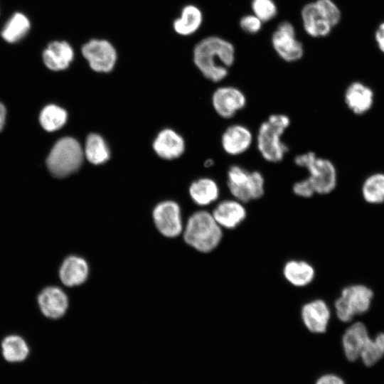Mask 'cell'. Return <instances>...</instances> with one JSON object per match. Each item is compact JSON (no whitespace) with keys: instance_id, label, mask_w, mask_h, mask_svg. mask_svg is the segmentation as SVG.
<instances>
[{"instance_id":"37","label":"cell","mask_w":384,"mask_h":384,"mask_svg":"<svg viewBox=\"0 0 384 384\" xmlns=\"http://www.w3.org/2000/svg\"><path fill=\"white\" fill-rule=\"evenodd\" d=\"M213 164V161L211 159H208L205 162V166H210Z\"/></svg>"},{"instance_id":"3","label":"cell","mask_w":384,"mask_h":384,"mask_svg":"<svg viewBox=\"0 0 384 384\" xmlns=\"http://www.w3.org/2000/svg\"><path fill=\"white\" fill-rule=\"evenodd\" d=\"M183 231L185 242L203 253L215 250L223 238L221 227L212 213L204 210L193 213Z\"/></svg>"},{"instance_id":"11","label":"cell","mask_w":384,"mask_h":384,"mask_svg":"<svg viewBox=\"0 0 384 384\" xmlns=\"http://www.w3.org/2000/svg\"><path fill=\"white\" fill-rule=\"evenodd\" d=\"M211 102L215 112L220 117L230 119L245 109L247 100L246 95L240 88L226 85L215 90Z\"/></svg>"},{"instance_id":"35","label":"cell","mask_w":384,"mask_h":384,"mask_svg":"<svg viewBox=\"0 0 384 384\" xmlns=\"http://www.w3.org/2000/svg\"><path fill=\"white\" fill-rule=\"evenodd\" d=\"M375 40L380 50L384 53V22L379 26L375 31Z\"/></svg>"},{"instance_id":"10","label":"cell","mask_w":384,"mask_h":384,"mask_svg":"<svg viewBox=\"0 0 384 384\" xmlns=\"http://www.w3.org/2000/svg\"><path fill=\"white\" fill-rule=\"evenodd\" d=\"M81 53L90 68L97 73H109L114 67L117 54L107 40L92 38L81 47Z\"/></svg>"},{"instance_id":"23","label":"cell","mask_w":384,"mask_h":384,"mask_svg":"<svg viewBox=\"0 0 384 384\" xmlns=\"http://www.w3.org/2000/svg\"><path fill=\"white\" fill-rule=\"evenodd\" d=\"M193 201L201 206H208L218 200L220 187L213 178L203 177L194 181L189 187Z\"/></svg>"},{"instance_id":"9","label":"cell","mask_w":384,"mask_h":384,"mask_svg":"<svg viewBox=\"0 0 384 384\" xmlns=\"http://www.w3.org/2000/svg\"><path fill=\"white\" fill-rule=\"evenodd\" d=\"M271 43L277 55L287 63L297 62L304 56V46L290 21H284L277 25L272 34Z\"/></svg>"},{"instance_id":"14","label":"cell","mask_w":384,"mask_h":384,"mask_svg":"<svg viewBox=\"0 0 384 384\" xmlns=\"http://www.w3.org/2000/svg\"><path fill=\"white\" fill-rule=\"evenodd\" d=\"M37 302L42 314L52 319L63 317L69 306L68 297L65 292L55 286L43 289L38 295Z\"/></svg>"},{"instance_id":"15","label":"cell","mask_w":384,"mask_h":384,"mask_svg":"<svg viewBox=\"0 0 384 384\" xmlns=\"http://www.w3.org/2000/svg\"><path fill=\"white\" fill-rule=\"evenodd\" d=\"M75 52L66 41L54 40L48 43L42 52V60L52 71L64 70L73 61Z\"/></svg>"},{"instance_id":"7","label":"cell","mask_w":384,"mask_h":384,"mask_svg":"<svg viewBox=\"0 0 384 384\" xmlns=\"http://www.w3.org/2000/svg\"><path fill=\"white\" fill-rule=\"evenodd\" d=\"M83 160V151L73 137L61 138L54 144L46 159L50 174L63 178L78 171Z\"/></svg>"},{"instance_id":"12","label":"cell","mask_w":384,"mask_h":384,"mask_svg":"<svg viewBox=\"0 0 384 384\" xmlns=\"http://www.w3.org/2000/svg\"><path fill=\"white\" fill-rule=\"evenodd\" d=\"M152 216L156 229L164 237L176 238L183 232L181 209L176 202L159 203L154 208Z\"/></svg>"},{"instance_id":"4","label":"cell","mask_w":384,"mask_h":384,"mask_svg":"<svg viewBox=\"0 0 384 384\" xmlns=\"http://www.w3.org/2000/svg\"><path fill=\"white\" fill-rule=\"evenodd\" d=\"M341 18V11L332 0L311 1L306 4L301 10L304 30L312 38L329 36Z\"/></svg>"},{"instance_id":"1","label":"cell","mask_w":384,"mask_h":384,"mask_svg":"<svg viewBox=\"0 0 384 384\" xmlns=\"http://www.w3.org/2000/svg\"><path fill=\"white\" fill-rule=\"evenodd\" d=\"M193 57L195 65L202 75L217 83L228 77L235 60V48L230 41L210 36L196 44Z\"/></svg>"},{"instance_id":"22","label":"cell","mask_w":384,"mask_h":384,"mask_svg":"<svg viewBox=\"0 0 384 384\" xmlns=\"http://www.w3.org/2000/svg\"><path fill=\"white\" fill-rule=\"evenodd\" d=\"M31 28L29 17L23 12L16 11L7 19L0 31L3 41L15 44L23 40Z\"/></svg>"},{"instance_id":"21","label":"cell","mask_w":384,"mask_h":384,"mask_svg":"<svg viewBox=\"0 0 384 384\" xmlns=\"http://www.w3.org/2000/svg\"><path fill=\"white\" fill-rule=\"evenodd\" d=\"M153 147L156 153L165 159H173L180 156L184 151L183 138L172 129H166L159 133Z\"/></svg>"},{"instance_id":"13","label":"cell","mask_w":384,"mask_h":384,"mask_svg":"<svg viewBox=\"0 0 384 384\" xmlns=\"http://www.w3.org/2000/svg\"><path fill=\"white\" fill-rule=\"evenodd\" d=\"M255 136L252 130L242 123H232L223 132L220 144L223 151L230 156L246 153L252 146Z\"/></svg>"},{"instance_id":"33","label":"cell","mask_w":384,"mask_h":384,"mask_svg":"<svg viewBox=\"0 0 384 384\" xmlns=\"http://www.w3.org/2000/svg\"><path fill=\"white\" fill-rule=\"evenodd\" d=\"M292 191L296 196L304 198H311L316 194L306 177L296 181L292 185Z\"/></svg>"},{"instance_id":"29","label":"cell","mask_w":384,"mask_h":384,"mask_svg":"<svg viewBox=\"0 0 384 384\" xmlns=\"http://www.w3.org/2000/svg\"><path fill=\"white\" fill-rule=\"evenodd\" d=\"M66 111L55 105H48L41 112L39 122L47 132H54L60 129L66 122Z\"/></svg>"},{"instance_id":"27","label":"cell","mask_w":384,"mask_h":384,"mask_svg":"<svg viewBox=\"0 0 384 384\" xmlns=\"http://www.w3.org/2000/svg\"><path fill=\"white\" fill-rule=\"evenodd\" d=\"M85 154L90 163L99 165L109 159L110 150L101 136L97 134H90L86 139Z\"/></svg>"},{"instance_id":"36","label":"cell","mask_w":384,"mask_h":384,"mask_svg":"<svg viewBox=\"0 0 384 384\" xmlns=\"http://www.w3.org/2000/svg\"><path fill=\"white\" fill-rule=\"evenodd\" d=\"M6 110L4 105L0 102V132L3 129L5 124Z\"/></svg>"},{"instance_id":"30","label":"cell","mask_w":384,"mask_h":384,"mask_svg":"<svg viewBox=\"0 0 384 384\" xmlns=\"http://www.w3.org/2000/svg\"><path fill=\"white\" fill-rule=\"evenodd\" d=\"M384 356V333H378L374 338H369L363 348L360 358L366 366H372Z\"/></svg>"},{"instance_id":"18","label":"cell","mask_w":384,"mask_h":384,"mask_svg":"<svg viewBox=\"0 0 384 384\" xmlns=\"http://www.w3.org/2000/svg\"><path fill=\"white\" fill-rule=\"evenodd\" d=\"M344 102L347 107L355 114L368 112L374 102V92L368 85L358 81L348 85L344 92Z\"/></svg>"},{"instance_id":"25","label":"cell","mask_w":384,"mask_h":384,"mask_svg":"<svg viewBox=\"0 0 384 384\" xmlns=\"http://www.w3.org/2000/svg\"><path fill=\"white\" fill-rule=\"evenodd\" d=\"M283 274L291 284L301 287L310 284L314 278L312 265L304 260H289L283 267Z\"/></svg>"},{"instance_id":"16","label":"cell","mask_w":384,"mask_h":384,"mask_svg":"<svg viewBox=\"0 0 384 384\" xmlns=\"http://www.w3.org/2000/svg\"><path fill=\"white\" fill-rule=\"evenodd\" d=\"M301 317L306 328L314 334L326 331L331 319V311L322 299L310 301L303 305Z\"/></svg>"},{"instance_id":"2","label":"cell","mask_w":384,"mask_h":384,"mask_svg":"<svg viewBox=\"0 0 384 384\" xmlns=\"http://www.w3.org/2000/svg\"><path fill=\"white\" fill-rule=\"evenodd\" d=\"M290 124L287 114L273 113L259 125L255 142L258 153L265 161L277 164L283 161L289 146L282 138Z\"/></svg>"},{"instance_id":"6","label":"cell","mask_w":384,"mask_h":384,"mask_svg":"<svg viewBox=\"0 0 384 384\" xmlns=\"http://www.w3.org/2000/svg\"><path fill=\"white\" fill-rule=\"evenodd\" d=\"M226 185L233 198L243 203L260 199L265 191V179L258 170L233 164L226 173Z\"/></svg>"},{"instance_id":"20","label":"cell","mask_w":384,"mask_h":384,"mask_svg":"<svg viewBox=\"0 0 384 384\" xmlns=\"http://www.w3.org/2000/svg\"><path fill=\"white\" fill-rule=\"evenodd\" d=\"M369 338L368 329L363 322L356 321L350 325L342 336V346L346 358L350 361L359 358Z\"/></svg>"},{"instance_id":"26","label":"cell","mask_w":384,"mask_h":384,"mask_svg":"<svg viewBox=\"0 0 384 384\" xmlns=\"http://www.w3.org/2000/svg\"><path fill=\"white\" fill-rule=\"evenodd\" d=\"M361 194L366 202L370 204H381L384 202V173L378 172L369 175L363 182Z\"/></svg>"},{"instance_id":"17","label":"cell","mask_w":384,"mask_h":384,"mask_svg":"<svg viewBox=\"0 0 384 384\" xmlns=\"http://www.w3.org/2000/svg\"><path fill=\"white\" fill-rule=\"evenodd\" d=\"M245 203L232 198L219 202L212 211V215L221 227L234 229L240 225L247 216Z\"/></svg>"},{"instance_id":"28","label":"cell","mask_w":384,"mask_h":384,"mask_svg":"<svg viewBox=\"0 0 384 384\" xmlns=\"http://www.w3.org/2000/svg\"><path fill=\"white\" fill-rule=\"evenodd\" d=\"M2 353L9 362H19L26 358L29 349L24 339L17 335L4 338L1 343Z\"/></svg>"},{"instance_id":"19","label":"cell","mask_w":384,"mask_h":384,"mask_svg":"<svg viewBox=\"0 0 384 384\" xmlns=\"http://www.w3.org/2000/svg\"><path fill=\"white\" fill-rule=\"evenodd\" d=\"M58 274L65 286L68 287L79 286L88 277L89 265L83 257L70 255L63 261Z\"/></svg>"},{"instance_id":"24","label":"cell","mask_w":384,"mask_h":384,"mask_svg":"<svg viewBox=\"0 0 384 384\" xmlns=\"http://www.w3.org/2000/svg\"><path fill=\"white\" fill-rule=\"evenodd\" d=\"M201 10L193 4L185 6L180 16L173 22L174 31L181 36H188L195 33L203 23Z\"/></svg>"},{"instance_id":"8","label":"cell","mask_w":384,"mask_h":384,"mask_svg":"<svg viewBox=\"0 0 384 384\" xmlns=\"http://www.w3.org/2000/svg\"><path fill=\"white\" fill-rule=\"evenodd\" d=\"M373 298V290L364 284H356L344 287L334 302L337 318L344 323L352 321L356 315L369 310Z\"/></svg>"},{"instance_id":"34","label":"cell","mask_w":384,"mask_h":384,"mask_svg":"<svg viewBox=\"0 0 384 384\" xmlns=\"http://www.w3.org/2000/svg\"><path fill=\"white\" fill-rule=\"evenodd\" d=\"M315 384H345L343 380L335 374H325L319 377Z\"/></svg>"},{"instance_id":"32","label":"cell","mask_w":384,"mask_h":384,"mask_svg":"<svg viewBox=\"0 0 384 384\" xmlns=\"http://www.w3.org/2000/svg\"><path fill=\"white\" fill-rule=\"evenodd\" d=\"M263 22L253 14H246L240 19V28L249 34H256L260 31Z\"/></svg>"},{"instance_id":"5","label":"cell","mask_w":384,"mask_h":384,"mask_svg":"<svg viewBox=\"0 0 384 384\" xmlns=\"http://www.w3.org/2000/svg\"><path fill=\"white\" fill-rule=\"evenodd\" d=\"M294 162L296 166L306 171V177L313 186L316 194H329L336 188L337 170L330 159L309 151L297 154L294 159Z\"/></svg>"},{"instance_id":"31","label":"cell","mask_w":384,"mask_h":384,"mask_svg":"<svg viewBox=\"0 0 384 384\" xmlns=\"http://www.w3.org/2000/svg\"><path fill=\"white\" fill-rule=\"evenodd\" d=\"M251 9L252 14L263 23L274 18L278 11L274 0H252Z\"/></svg>"}]
</instances>
